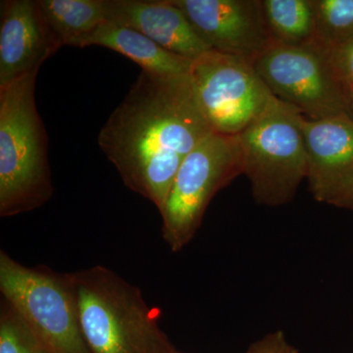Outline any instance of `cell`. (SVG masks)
<instances>
[{"label": "cell", "mask_w": 353, "mask_h": 353, "mask_svg": "<svg viewBox=\"0 0 353 353\" xmlns=\"http://www.w3.org/2000/svg\"><path fill=\"white\" fill-rule=\"evenodd\" d=\"M345 92H347L348 101H350V108H352L353 112V85H348V87L345 88Z\"/></svg>", "instance_id": "21"}, {"label": "cell", "mask_w": 353, "mask_h": 353, "mask_svg": "<svg viewBox=\"0 0 353 353\" xmlns=\"http://www.w3.org/2000/svg\"><path fill=\"white\" fill-rule=\"evenodd\" d=\"M252 64L271 94L304 117H353L345 88L319 48L271 41Z\"/></svg>", "instance_id": "7"}, {"label": "cell", "mask_w": 353, "mask_h": 353, "mask_svg": "<svg viewBox=\"0 0 353 353\" xmlns=\"http://www.w3.org/2000/svg\"><path fill=\"white\" fill-rule=\"evenodd\" d=\"M272 41L290 46H313L314 14L311 0H261Z\"/></svg>", "instance_id": "15"}, {"label": "cell", "mask_w": 353, "mask_h": 353, "mask_svg": "<svg viewBox=\"0 0 353 353\" xmlns=\"http://www.w3.org/2000/svg\"><path fill=\"white\" fill-rule=\"evenodd\" d=\"M41 15L60 48H83L108 21L104 0H39Z\"/></svg>", "instance_id": "14"}, {"label": "cell", "mask_w": 353, "mask_h": 353, "mask_svg": "<svg viewBox=\"0 0 353 353\" xmlns=\"http://www.w3.org/2000/svg\"><path fill=\"white\" fill-rule=\"evenodd\" d=\"M211 50L254 61L270 43L261 0H173Z\"/></svg>", "instance_id": "9"}, {"label": "cell", "mask_w": 353, "mask_h": 353, "mask_svg": "<svg viewBox=\"0 0 353 353\" xmlns=\"http://www.w3.org/2000/svg\"><path fill=\"white\" fill-rule=\"evenodd\" d=\"M308 159L309 190L318 202L330 204L353 181V117L312 120L301 116Z\"/></svg>", "instance_id": "10"}, {"label": "cell", "mask_w": 353, "mask_h": 353, "mask_svg": "<svg viewBox=\"0 0 353 353\" xmlns=\"http://www.w3.org/2000/svg\"><path fill=\"white\" fill-rule=\"evenodd\" d=\"M246 353H299L285 338L284 332L278 330L266 334L259 341L252 343Z\"/></svg>", "instance_id": "19"}, {"label": "cell", "mask_w": 353, "mask_h": 353, "mask_svg": "<svg viewBox=\"0 0 353 353\" xmlns=\"http://www.w3.org/2000/svg\"><path fill=\"white\" fill-rule=\"evenodd\" d=\"M176 353H180V352H176Z\"/></svg>", "instance_id": "22"}, {"label": "cell", "mask_w": 353, "mask_h": 353, "mask_svg": "<svg viewBox=\"0 0 353 353\" xmlns=\"http://www.w3.org/2000/svg\"><path fill=\"white\" fill-rule=\"evenodd\" d=\"M212 132L189 74L141 71L102 127L99 145L125 185L161 211L181 164Z\"/></svg>", "instance_id": "1"}, {"label": "cell", "mask_w": 353, "mask_h": 353, "mask_svg": "<svg viewBox=\"0 0 353 353\" xmlns=\"http://www.w3.org/2000/svg\"><path fill=\"white\" fill-rule=\"evenodd\" d=\"M0 353H50L24 318L3 299L0 304Z\"/></svg>", "instance_id": "17"}, {"label": "cell", "mask_w": 353, "mask_h": 353, "mask_svg": "<svg viewBox=\"0 0 353 353\" xmlns=\"http://www.w3.org/2000/svg\"><path fill=\"white\" fill-rule=\"evenodd\" d=\"M331 205L347 209L353 212V181L334 199Z\"/></svg>", "instance_id": "20"}, {"label": "cell", "mask_w": 353, "mask_h": 353, "mask_svg": "<svg viewBox=\"0 0 353 353\" xmlns=\"http://www.w3.org/2000/svg\"><path fill=\"white\" fill-rule=\"evenodd\" d=\"M315 48L326 50L353 36V0H311Z\"/></svg>", "instance_id": "16"}, {"label": "cell", "mask_w": 353, "mask_h": 353, "mask_svg": "<svg viewBox=\"0 0 353 353\" xmlns=\"http://www.w3.org/2000/svg\"><path fill=\"white\" fill-rule=\"evenodd\" d=\"M108 21L130 28L174 54L194 60L211 50L173 0H104Z\"/></svg>", "instance_id": "12"}, {"label": "cell", "mask_w": 353, "mask_h": 353, "mask_svg": "<svg viewBox=\"0 0 353 353\" xmlns=\"http://www.w3.org/2000/svg\"><path fill=\"white\" fill-rule=\"evenodd\" d=\"M103 46L136 62L141 71L164 77L188 75L192 60L174 54L141 32L106 21L88 37L85 46Z\"/></svg>", "instance_id": "13"}, {"label": "cell", "mask_w": 353, "mask_h": 353, "mask_svg": "<svg viewBox=\"0 0 353 353\" xmlns=\"http://www.w3.org/2000/svg\"><path fill=\"white\" fill-rule=\"evenodd\" d=\"M322 51L343 88L353 85V36L338 46Z\"/></svg>", "instance_id": "18"}, {"label": "cell", "mask_w": 353, "mask_h": 353, "mask_svg": "<svg viewBox=\"0 0 353 353\" xmlns=\"http://www.w3.org/2000/svg\"><path fill=\"white\" fill-rule=\"evenodd\" d=\"M189 80L211 130L225 136L240 134L273 97L252 62L215 50L192 60Z\"/></svg>", "instance_id": "8"}, {"label": "cell", "mask_w": 353, "mask_h": 353, "mask_svg": "<svg viewBox=\"0 0 353 353\" xmlns=\"http://www.w3.org/2000/svg\"><path fill=\"white\" fill-rule=\"evenodd\" d=\"M301 116L273 95L259 117L238 134L243 173L257 203L279 206L292 201L307 178Z\"/></svg>", "instance_id": "4"}, {"label": "cell", "mask_w": 353, "mask_h": 353, "mask_svg": "<svg viewBox=\"0 0 353 353\" xmlns=\"http://www.w3.org/2000/svg\"><path fill=\"white\" fill-rule=\"evenodd\" d=\"M39 72L0 88V216L41 208L53 194L48 134L36 105Z\"/></svg>", "instance_id": "3"}, {"label": "cell", "mask_w": 353, "mask_h": 353, "mask_svg": "<svg viewBox=\"0 0 353 353\" xmlns=\"http://www.w3.org/2000/svg\"><path fill=\"white\" fill-rule=\"evenodd\" d=\"M241 174L238 136L212 132L185 158L159 211L162 236L172 252L189 245L213 197Z\"/></svg>", "instance_id": "6"}, {"label": "cell", "mask_w": 353, "mask_h": 353, "mask_svg": "<svg viewBox=\"0 0 353 353\" xmlns=\"http://www.w3.org/2000/svg\"><path fill=\"white\" fill-rule=\"evenodd\" d=\"M0 292L50 353H92L81 328L69 273L25 266L1 250Z\"/></svg>", "instance_id": "5"}, {"label": "cell", "mask_w": 353, "mask_h": 353, "mask_svg": "<svg viewBox=\"0 0 353 353\" xmlns=\"http://www.w3.org/2000/svg\"><path fill=\"white\" fill-rule=\"evenodd\" d=\"M0 88L39 72L60 50L39 0H4L0 10Z\"/></svg>", "instance_id": "11"}, {"label": "cell", "mask_w": 353, "mask_h": 353, "mask_svg": "<svg viewBox=\"0 0 353 353\" xmlns=\"http://www.w3.org/2000/svg\"><path fill=\"white\" fill-rule=\"evenodd\" d=\"M69 276L90 352H178L139 287L102 265Z\"/></svg>", "instance_id": "2"}]
</instances>
